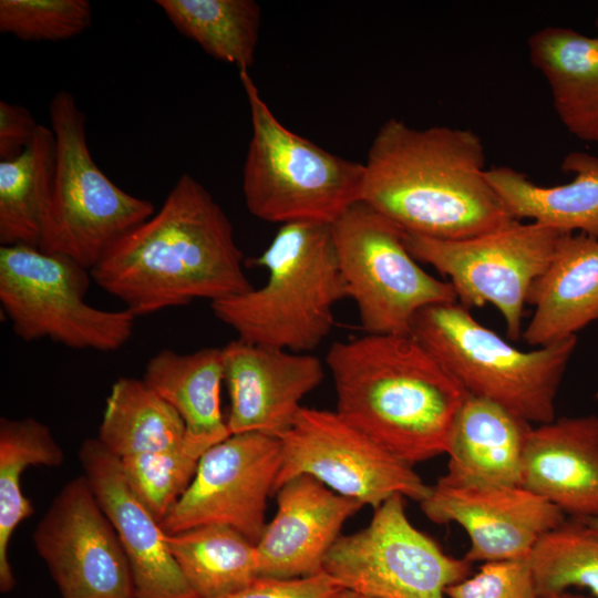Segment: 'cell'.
I'll return each instance as SVG.
<instances>
[{
	"mask_svg": "<svg viewBox=\"0 0 598 598\" xmlns=\"http://www.w3.org/2000/svg\"><path fill=\"white\" fill-rule=\"evenodd\" d=\"M243 264L230 219L185 173L161 208L120 238L90 272L137 317L248 291L252 286Z\"/></svg>",
	"mask_w": 598,
	"mask_h": 598,
	"instance_id": "1",
	"label": "cell"
},
{
	"mask_svg": "<svg viewBox=\"0 0 598 598\" xmlns=\"http://www.w3.org/2000/svg\"><path fill=\"white\" fill-rule=\"evenodd\" d=\"M363 165L361 202L404 233L457 240L517 220L488 182L484 145L472 130L390 118Z\"/></svg>",
	"mask_w": 598,
	"mask_h": 598,
	"instance_id": "2",
	"label": "cell"
},
{
	"mask_svg": "<svg viewBox=\"0 0 598 598\" xmlns=\"http://www.w3.org/2000/svg\"><path fill=\"white\" fill-rule=\"evenodd\" d=\"M326 364L346 422L412 466L446 453L468 393L411 334L334 342Z\"/></svg>",
	"mask_w": 598,
	"mask_h": 598,
	"instance_id": "3",
	"label": "cell"
},
{
	"mask_svg": "<svg viewBox=\"0 0 598 598\" xmlns=\"http://www.w3.org/2000/svg\"><path fill=\"white\" fill-rule=\"evenodd\" d=\"M254 265L267 269L265 285L210 302L215 317L246 342L297 353L319 347L334 305L348 298L331 224L280 225Z\"/></svg>",
	"mask_w": 598,
	"mask_h": 598,
	"instance_id": "4",
	"label": "cell"
},
{
	"mask_svg": "<svg viewBox=\"0 0 598 598\" xmlns=\"http://www.w3.org/2000/svg\"><path fill=\"white\" fill-rule=\"evenodd\" d=\"M415 338L467 391L528 422L555 419V399L577 337L523 351L476 321L461 303L422 309Z\"/></svg>",
	"mask_w": 598,
	"mask_h": 598,
	"instance_id": "5",
	"label": "cell"
},
{
	"mask_svg": "<svg viewBox=\"0 0 598 598\" xmlns=\"http://www.w3.org/2000/svg\"><path fill=\"white\" fill-rule=\"evenodd\" d=\"M251 136L243 166V194L255 217L277 224H332L361 200L364 165L332 154L293 133L275 116L249 74L239 71Z\"/></svg>",
	"mask_w": 598,
	"mask_h": 598,
	"instance_id": "6",
	"label": "cell"
},
{
	"mask_svg": "<svg viewBox=\"0 0 598 598\" xmlns=\"http://www.w3.org/2000/svg\"><path fill=\"white\" fill-rule=\"evenodd\" d=\"M49 118L55 137V176L38 248L66 256L91 271L155 208L99 168L89 150L85 115L69 91L53 95Z\"/></svg>",
	"mask_w": 598,
	"mask_h": 598,
	"instance_id": "7",
	"label": "cell"
},
{
	"mask_svg": "<svg viewBox=\"0 0 598 598\" xmlns=\"http://www.w3.org/2000/svg\"><path fill=\"white\" fill-rule=\"evenodd\" d=\"M90 270L29 245L0 246V302L17 337L48 338L72 349L113 352L132 337L131 311L89 305Z\"/></svg>",
	"mask_w": 598,
	"mask_h": 598,
	"instance_id": "8",
	"label": "cell"
},
{
	"mask_svg": "<svg viewBox=\"0 0 598 598\" xmlns=\"http://www.w3.org/2000/svg\"><path fill=\"white\" fill-rule=\"evenodd\" d=\"M331 229L347 295L367 333L411 334L422 309L457 300L450 281L420 267L405 246V233L363 202L349 207Z\"/></svg>",
	"mask_w": 598,
	"mask_h": 598,
	"instance_id": "9",
	"label": "cell"
},
{
	"mask_svg": "<svg viewBox=\"0 0 598 598\" xmlns=\"http://www.w3.org/2000/svg\"><path fill=\"white\" fill-rule=\"evenodd\" d=\"M560 233L514 220L498 229L457 240L404 234L410 254L447 276L465 308L496 307L511 340L522 337L525 305L533 282L556 252Z\"/></svg>",
	"mask_w": 598,
	"mask_h": 598,
	"instance_id": "10",
	"label": "cell"
},
{
	"mask_svg": "<svg viewBox=\"0 0 598 598\" xmlns=\"http://www.w3.org/2000/svg\"><path fill=\"white\" fill-rule=\"evenodd\" d=\"M465 558L446 555L409 520L403 496L374 509L370 524L340 536L322 571L340 587L375 598H445V589L466 578Z\"/></svg>",
	"mask_w": 598,
	"mask_h": 598,
	"instance_id": "11",
	"label": "cell"
},
{
	"mask_svg": "<svg viewBox=\"0 0 598 598\" xmlns=\"http://www.w3.org/2000/svg\"><path fill=\"white\" fill-rule=\"evenodd\" d=\"M281 463L275 493L288 481L311 476L333 492L374 509L394 495L423 501L431 486L336 411L302 406L279 436Z\"/></svg>",
	"mask_w": 598,
	"mask_h": 598,
	"instance_id": "12",
	"label": "cell"
},
{
	"mask_svg": "<svg viewBox=\"0 0 598 598\" xmlns=\"http://www.w3.org/2000/svg\"><path fill=\"white\" fill-rule=\"evenodd\" d=\"M32 538L62 598H135L127 557L84 475L61 488Z\"/></svg>",
	"mask_w": 598,
	"mask_h": 598,
	"instance_id": "13",
	"label": "cell"
},
{
	"mask_svg": "<svg viewBox=\"0 0 598 598\" xmlns=\"http://www.w3.org/2000/svg\"><path fill=\"white\" fill-rule=\"evenodd\" d=\"M281 463L277 436L230 434L202 456L195 476L161 525L175 534L205 525L228 526L255 544L267 525V498Z\"/></svg>",
	"mask_w": 598,
	"mask_h": 598,
	"instance_id": "14",
	"label": "cell"
},
{
	"mask_svg": "<svg viewBox=\"0 0 598 598\" xmlns=\"http://www.w3.org/2000/svg\"><path fill=\"white\" fill-rule=\"evenodd\" d=\"M420 505L430 520L453 522L465 529L468 563L528 558L538 540L567 518L520 485L455 484L443 477Z\"/></svg>",
	"mask_w": 598,
	"mask_h": 598,
	"instance_id": "15",
	"label": "cell"
},
{
	"mask_svg": "<svg viewBox=\"0 0 598 598\" xmlns=\"http://www.w3.org/2000/svg\"><path fill=\"white\" fill-rule=\"evenodd\" d=\"M223 353L230 434L260 432L279 437L292 425L301 400L324 375L322 362L315 355L238 338Z\"/></svg>",
	"mask_w": 598,
	"mask_h": 598,
	"instance_id": "16",
	"label": "cell"
},
{
	"mask_svg": "<svg viewBox=\"0 0 598 598\" xmlns=\"http://www.w3.org/2000/svg\"><path fill=\"white\" fill-rule=\"evenodd\" d=\"M79 460L127 557L135 598H198L175 561L161 523L132 492L118 457L86 439Z\"/></svg>",
	"mask_w": 598,
	"mask_h": 598,
	"instance_id": "17",
	"label": "cell"
},
{
	"mask_svg": "<svg viewBox=\"0 0 598 598\" xmlns=\"http://www.w3.org/2000/svg\"><path fill=\"white\" fill-rule=\"evenodd\" d=\"M277 511L256 543L258 576L298 578L322 571L346 520L363 505L300 475L277 491Z\"/></svg>",
	"mask_w": 598,
	"mask_h": 598,
	"instance_id": "18",
	"label": "cell"
},
{
	"mask_svg": "<svg viewBox=\"0 0 598 598\" xmlns=\"http://www.w3.org/2000/svg\"><path fill=\"white\" fill-rule=\"evenodd\" d=\"M520 486L570 518L598 517V415L563 416L532 426Z\"/></svg>",
	"mask_w": 598,
	"mask_h": 598,
	"instance_id": "19",
	"label": "cell"
},
{
	"mask_svg": "<svg viewBox=\"0 0 598 598\" xmlns=\"http://www.w3.org/2000/svg\"><path fill=\"white\" fill-rule=\"evenodd\" d=\"M527 303L535 310L522 338L530 346L576 336L598 320V238L563 234L549 266L533 282Z\"/></svg>",
	"mask_w": 598,
	"mask_h": 598,
	"instance_id": "20",
	"label": "cell"
},
{
	"mask_svg": "<svg viewBox=\"0 0 598 598\" xmlns=\"http://www.w3.org/2000/svg\"><path fill=\"white\" fill-rule=\"evenodd\" d=\"M530 423L502 406L468 394L453 422L447 473L455 484L520 485Z\"/></svg>",
	"mask_w": 598,
	"mask_h": 598,
	"instance_id": "21",
	"label": "cell"
},
{
	"mask_svg": "<svg viewBox=\"0 0 598 598\" xmlns=\"http://www.w3.org/2000/svg\"><path fill=\"white\" fill-rule=\"evenodd\" d=\"M527 44L560 122L577 138L598 143V37L550 25L534 32Z\"/></svg>",
	"mask_w": 598,
	"mask_h": 598,
	"instance_id": "22",
	"label": "cell"
},
{
	"mask_svg": "<svg viewBox=\"0 0 598 598\" xmlns=\"http://www.w3.org/2000/svg\"><path fill=\"white\" fill-rule=\"evenodd\" d=\"M561 167L574 178L557 186L536 185L508 166L492 167L486 177L515 219L598 238V157L573 152Z\"/></svg>",
	"mask_w": 598,
	"mask_h": 598,
	"instance_id": "23",
	"label": "cell"
},
{
	"mask_svg": "<svg viewBox=\"0 0 598 598\" xmlns=\"http://www.w3.org/2000/svg\"><path fill=\"white\" fill-rule=\"evenodd\" d=\"M143 380L181 415L187 441L207 451L230 435L220 408L223 348L163 349L147 361Z\"/></svg>",
	"mask_w": 598,
	"mask_h": 598,
	"instance_id": "24",
	"label": "cell"
},
{
	"mask_svg": "<svg viewBox=\"0 0 598 598\" xmlns=\"http://www.w3.org/2000/svg\"><path fill=\"white\" fill-rule=\"evenodd\" d=\"M55 137L39 124L27 148L0 161V246L38 247L55 176Z\"/></svg>",
	"mask_w": 598,
	"mask_h": 598,
	"instance_id": "25",
	"label": "cell"
},
{
	"mask_svg": "<svg viewBox=\"0 0 598 598\" xmlns=\"http://www.w3.org/2000/svg\"><path fill=\"white\" fill-rule=\"evenodd\" d=\"M62 447L49 426L33 417L0 419V590L10 592L16 577L9 561V543L18 525L34 509L21 485L29 466H60Z\"/></svg>",
	"mask_w": 598,
	"mask_h": 598,
	"instance_id": "26",
	"label": "cell"
},
{
	"mask_svg": "<svg viewBox=\"0 0 598 598\" xmlns=\"http://www.w3.org/2000/svg\"><path fill=\"white\" fill-rule=\"evenodd\" d=\"M185 432L177 411L143 379L120 378L106 399L96 439L123 458L177 446Z\"/></svg>",
	"mask_w": 598,
	"mask_h": 598,
	"instance_id": "27",
	"label": "cell"
},
{
	"mask_svg": "<svg viewBox=\"0 0 598 598\" xmlns=\"http://www.w3.org/2000/svg\"><path fill=\"white\" fill-rule=\"evenodd\" d=\"M166 539L198 598L229 595L258 577L256 544L231 527L205 525L167 534Z\"/></svg>",
	"mask_w": 598,
	"mask_h": 598,
	"instance_id": "28",
	"label": "cell"
},
{
	"mask_svg": "<svg viewBox=\"0 0 598 598\" xmlns=\"http://www.w3.org/2000/svg\"><path fill=\"white\" fill-rule=\"evenodd\" d=\"M174 28L216 60L247 70L261 21L254 0H156Z\"/></svg>",
	"mask_w": 598,
	"mask_h": 598,
	"instance_id": "29",
	"label": "cell"
},
{
	"mask_svg": "<svg viewBox=\"0 0 598 598\" xmlns=\"http://www.w3.org/2000/svg\"><path fill=\"white\" fill-rule=\"evenodd\" d=\"M528 561L538 597L580 587L598 598V533L581 519L567 517L544 535Z\"/></svg>",
	"mask_w": 598,
	"mask_h": 598,
	"instance_id": "30",
	"label": "cell"
},
{
	"mask_svg": "<svg viewBox=\"0 0 598 598\" xmlns=\"http://www.w3.org/2000/svg\"><path fill=\"white\" fill-rule=\"evenodd\" d=\"M205 452L184 437L177 446L120 461L132 492L162 523L190 485Z\"/></svg>",
	"mask_w": 598,
	"mask_h": 598,
	"instance_id": "31",
	"label": "cell"
},
{
	"mask_svg": "<svg viewBox=\"0 0 598 598\" xmlns=\"http://www.w3.org/2000/svg\"><path fill=\"white\" fill-rule=\"evenodd\" d=\"M92 22L87 0H1L0 32L22 41H64Z\"/></svg>",
	"mask_w": 598,
	"mask_h": 598,
	"instance_id": "32",
	"label": "cell"
},
{
	"mask_svg": "<svg viewBox=\"0 0 598 598\" xmlns=\"http://www.w3.org/2000/svg\"><path fill=\"white\" fill-rule=\"evenodd\" d=\"M450 598H539L528 558L485 563L472 577L448 586Z\"/></svg>",
	"mask_w": 598,
	"mask_h": 598,
	"instance_id": "33",
	"label": "cell"
},
{
	"mask_svg": "<svg viewBox=\"0 0 598 598\" xmlns=\"http://www.w3.org/2000/svg\"><path fill=\"white\" fill-rule=\"evenodd\" d=\"M339 588L323 571L298 578L258 576L246 587L219 598H331Z\"/></svg>",
	"mask_w": 598,
	"mask_h": 598,
	"instance_id": "34",
	"label": "cell"
},
{
	"mask_svg": "<svg viewBox=\"0 0 598 598\" xmlns=\"http://www.w3.org/2000/svg\"><path fill=\"white\" fill-rule=\"evenodd\" d=\"M38 125L27 107L1 100L0 159L19 156L31 142Z\"/></svg>",
	"mask_w": 598,
	"mask_h": 598,
	"instance_id": "35",
	"label": "cell"
},
{
	"mask_svg": "<svg viewBox=\"0 0 598 598\" xmlns=\"http://www.w3.org/2000/svg\"><path fill=\"white\" fill-rule=\"evenodd\" d=\"M331 598H375L351 589L339 588Z\"/></svg>",
	"mask_w": 598,
	"mask_h": 598,
	"instance_id": "36",
	"label": "cell"
},
{
	"mask_svg": "<svg viewBox=\"0 0 598 598\" xmlns=\"http://www.w3.org/2000/svg\"><path fill=\"white\" fill-rule=\"evenodd\" d=\"M539 598H597V597L574 596V595H568L565 591H563V592H559V594L549 595V596H543V597H539Z\"/></svg>",
	"mask_w": 598,
	"mask_h": 598,
	"instance_id": "37",
	"label": "cell"
},
{
	"mask_svg": "<svg viewBox=\"0 0 598 598\" xmlns=\"http://www.w3.org/2000/svg\"><path fill=\"white\" fill-rule=\"evenodd\" d=\"M578 519V518H577ZM587 526L598 533V517L581 519Z\"/></svg>",
	"mask_w": 598,
	"mask_h": 598,
	"instance_id": "38",
	"label": "cell"
},
{
	"mask_svg": "<svg viewBox=\"0 0 598 598\" xmlns=\"http://www.w3.org/2000/svg\"><path fill=\"white\" fill-rule=\"evenodd\" d=\"M596 25H597V29H598V18H597V21H596Z\"/></svg>",
	"mask_w": 598,
	"mask_h": 598,
	"instance_id": "39",
	"label": "cell"
}]
</instances>
